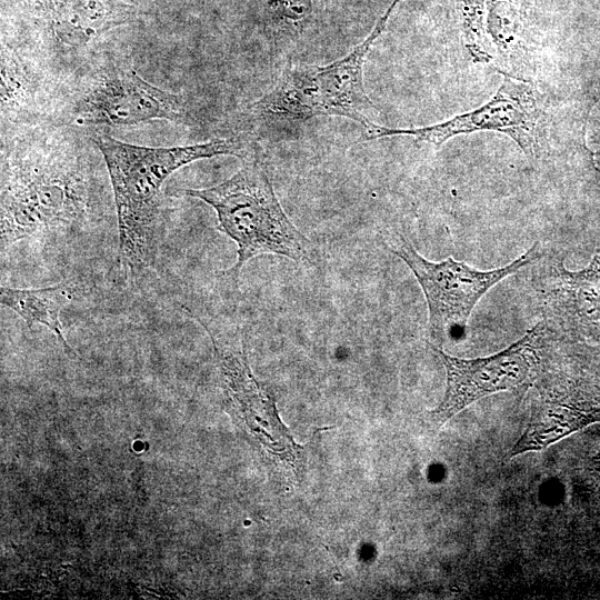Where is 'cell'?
I'll return each mask as SVG.
<instances>
[{
    "instance_id": "6da1fadb",
    "label": "cell",
    "mask_w": 600,
    "mask_h": 600,
    "mask_svg": "<svg viewBox=\"0 0 600 600\" xmlns=\"http://www.w3.org/2000/svg\"><path fill=\"white\" fill-rule=\"evenodd\" d=\"M90 134L52 121L1 131V253L66 233L101 212L103 184Z\"/></svg>"
},
{
    "instance_id": "7a4b0ae2",
    "label": "cell",
    "mask_w": 600,
    "mask_h": 600,
    "mask_svg": "<svg viewBox=\"0 0 600 600\" xmlns=\"http://www.w3.org/2000/svg\"><path fill=\"white\" fill-rule=\"evenodd\" d=\"M90 138L101 153L116 208L119 261L137 278L154 262L162 226L164 182L180 168L198 160L233 156L241 160L257 148L244 134L204 142L146 147L116 139L104 131Z\"/></svg>"
},
{
    "instance_id": "3957f363",
    "label": "cell",
    "mask_w": 600,
    "mask_h": 600,
    "mask_svg": "<svg viewBox=\"0 0 600 600\" xmlns=\"http://www.w3.org/2000/svg\"><path fill=\"white\" fill-rule=\"evenodd\" d=\"M259 153L257 148L233 176L216 186L179 190L210 206L218 230L236 243L237 261L222 274L231 292L238 289L243 267L256 257L274 254L311 262L316 254L312 242L284 212Z\"/></svg>"
},
{
    "instance_id": "277c9868",
    "label": "cell",
    "mask_w": 600,
    "mask_h": 600,
    "mask_svg": "<svg viewBox=\"0 0 600 600\" xmlns=\"http://www.w3.org/2000/svg\"><path fill=\"white\" fill-rule=\"evenodd\" d=\"M69 81L52 122L99 129L187 119L181 94L151 84L119 53H92Z\"/></svg>"
},
{
    "instance_id": "5b68a950",
    "label": "cell",
    "mask_w": 600,
    "mask_h": 600,
    "mask_svg": "<svg viewBox=\"0 0 600 600\" xmlns=\"http://www.w3.org/2000/svg\"><path fill=\"white\" fill-rule=\"evenodd\" d=\"M18 28L1 41L33 62L49 79L71 78L108 31L137 20L122 0H16Z\"/></svg>"
},
{
    "instance_id": "8992f818",
    "label": "cell",
    "mask_w": 600,
    "mask_h": 600,
    "mask_svg": "<svg viewBox=\"0 0 600 600\" xmlns=\"http://www.w3.org/2000/svg\"><path fill=\"white\" fill-rule=\"evenodd\" d=\"M399 0H393L371 33L347 56L326 66L291 64L276 87L249 107L253 117L307 120L320 116L349 118L363 127L373 108L363 84V66Z\"/></svg>"
},
{
    "instance_id": "52a82bcc",
    "label": "cell",
    "mask_w": 600,
    "mask_h": 600,
    "mask_svg": "<svg viewBox=\"0 0 600 600\" xmlns=\"http://www.w3.org/2000/svg\"><path fill=\"white\" fill-rule=\"evenodd\" d=\"M547 114L539 92L530 82L503 76L496 94L483 106L441 123L419 128H388L371 121L360 140L411 136L441 146L466 133L494 131L510 137L526 156L537 159L543 151Z\"/></svg>"
},
{
    "instance_id": "ba28073f",
    "label": "cell",
    "mask_w": 600,
    "mask_h": 600,
    "mask_svg": "<svg viewBox=\"0 0 600 600\" xmlns=\"http://www.w3.org/2000/svg\"><path fill=\"white\" fill-rule=\"evenodd\" d=\"M390 249L409 267L422 289L429 312L428 329L433 341H442L456 333L462 334L482 296L539 257L534 244L504 267L478 270L452 257L439 262L430 261L402 238Z\"/></svg>"
},
{
    "instance_id": "9c48e42d",
    "label": "cell",
    "mask_w": 600,
    "mask_h": 600,
    "mask_svg": "<svg viewBox=\"0 0 600 600\" xmlns=\"http://www.w3.org/2000/svg\"><path fill=\"white\" fill-rule=\"evenodd\" d=\"M544 329V321L539 322L510 347L484 358H457L432 346L447 372L443 399L429 412L432 424L441 427L474 401L499 391L514 390L530 380L538 364Z\"/></svg>"
},
{
    "instance_id": "30bf717a",
    "label": "cell",
    "mask_w": 600,
    "mask_h": 600,
    "mask_svg": "<svg viewBox=\"0 0 600 600\" xmlns=\"http://www.w3.org/2000/svg\"><path fill=\"white\" fill-rule=\"evenodd\" d=\"M48 83L33 62L1 41V131L51 121Z\"/></svg>"
},
{
    "instance_id": "8fae6325",
    "label": "cell",
    "mask_w": 600,
    "mask_h": 600,
    "mask_svg": "<svg viewBox=\"0 0 600 600\" xmlns=\"http://www.w3.org/2000/svg\"><path fill=\"white\" fill-rule=\"evenodd\" d=\"M73 289L67 283L42 288H0V302L19 316L29 329L41 324L59 340L67 353L76 354L69 346L60 320L63 308L72 300Z\"/></svg>"
},
{
    "instance_id": "7c38bea8",
    "label": "cell",
    "mask_w": 600,
    "mask_h": 600,
    "mask_svg": "<svg viewBox=\"0 0 600 600\" xmlns=\"http://www.w3.org/2000/svg\"><path fill=\"white\" fill-rule=\"evenodd\" d=\"M596 421H600L599 409H583L573 404L547 401L531 419L526 432L510 451V457L543 449Z\"/></svg>"
},
{
    "instance_id": "4fadbf2b",
    "label": "cell",
    "mask_w": 600,
    "mask_h": 600,
    "mask_svg": "<svg viewBox=\"0 0 600 600\" xmlns=\"http://www.w3.org/2000/svg\"><path fill=\"white\" fill-rule=\"evenodd\" d=\"M554 273L553 293L560 304L586 321L600 320V253L581 270L570 271L559 263Z\"/></svg>"
},
{
    "instance_id": "5bb4252c",
    "label": "cell",
    "mask_w": 600,
    "mask_h": 600,
    "mask_svg": "<svg viewBox=\"0 0 600 600\" xmlns=\"http://www.w3.org/2000/svg\"><path fill=\"white\" fill-rule=\"evenodd\" d=\"M486 1L460 0L459 3L463 43L476 62H488L491 59L484 30Z\"/></svg>"
},
{
    "instance_id": "9a60e30c",
    "label": "cell",
    "mask_w": 600,
    "mask_h": 600,
    "mask_svg": "<svg viewBox=\"0 0 600 600\" xmlns=\"http://www.w3.org/2000/svg\"><path fill=\"white\" fill-rule=\"evenodd\" d=\"M488 32L502 49L514 41L519 28L518 0H488Z\"/></svg>"
},
{
    "instance_id": "2e32d148",
    "label": "cell",
    "mask_w": 600,
    "mask_h": 600,
    "mask_svg": "<svg viewBox=\"0 0 600 600\" xmlns=\"http://www.w3.org/2000/svg\"><path fill=\"white\" fill-rule=\"evenodd\" d=\"M592 141L600 144V123H598L592 131Z\"/></svg>"
},
{
    "instance_id": "e0dca14e",
    "label": "cell",
    "mask_w": 600,
    "mask_h": 600,
    "mask_svg": "<svg viewBox=\"0 0 600 600\" xmlns=\"http://www.w3.org/2000/svg\"><path fill=\"white\" fill-rule=\"evenodd\" d=\"M592 464L594 469L600 472V451L593 457Z\"/></svg>"
}]
</instances>
